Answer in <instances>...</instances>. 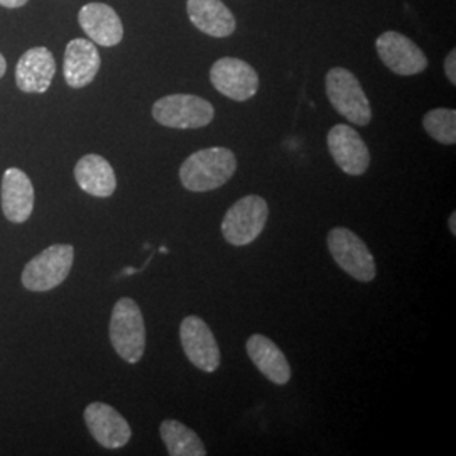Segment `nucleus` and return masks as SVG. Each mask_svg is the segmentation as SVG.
I'll use <instances>...</instances> for the list:
<instances>
[{"instance_id":"2","label":"nucleus","mask_w":456,"mask_h":456,"mask_svg":"<svg viewBox=\"0 0 456 456\" xmlns=\"http://www.w3.org/2000/svg\"><path fill=\"white\" fill-rule=\"evenodd\" d=\"M110 342L117 355L127 363H137L146 350V323L139 305L131 297L115 303L110 326Z\"/></svg>"},{"instance_id":"10","label":"nucleus","mask_w":456,"mask_h":456,"mask_svg":"<svg viewBox=\"0 0 456 456\" xmlns=\"http://www.w3.org/2000/svg\"><path fill=\"white\" fill-rule=\"evenodd\" d=\"M181 346L196 369L212 374L220 367V348L212 328L200 316H186L180 326Z\"/></svg>"},{"instance_id":"18","label":"nucleus","mask_w":456,"mask_h":456,"mask_svg":"<svg viewBox=\"0 0 456 456\" xmlns=\"http://www.w3.org/2000/svg\"><path fill=\"white\" fill-rule=\"evenodd\" d=\"M245 350L257 370L271 382L284 386L291 380V365L282 350L271 338L256 333L245 343Z\"/></svg>"},{"instance_id":"25","label":"nucleus","mask_w":456,"mask_h":456,"mask_svg":"<svg viewBox=\"0 0 456 456\" xmlns=\"http://www.w3.org/2000/svg\"><path fill=\"white\" fill-rule=\"evenodd\" d=\"M5 71H7V61H5L4 54L0 53V78L5 75Z\"/></svg>"},{"instance_id":"7","label":"nucleus","mask_w":456,"mask_h":456,"mask_svg":"<svg viewBox=\"0 0 456 456\" xmlns=\"http://www.w3.org/2000/svg\"><path fill=\"white\" fill-rule=\"evenodd\" d=\"M269 218L267 201L257 195L240 198L228 208L222 222V233L228 244L244 247L259 239Z\"/></svg>"},{"instance_id":"13","label":"nucleus","mask_w":456,"mask_h":456,"mask_svg":"<svg viewBox=\"0 0 456 456\" xmlns=\"http://www.w3.org/2000/svg\"><path fill=\"white\" fill-rule=\"evenodd\" d=\"M56 75L54 54L45 46L28 49L17 61L16 85L24 94L48 92Z\"/></svg>"},{"instance_id":"3","label":"nucleus","mask_w":456,"mask_h":456,"mask_svg":"<svg viewBox=\"0 0 456 456\" xmlns=\"http://www.w3.org/2000/svg\"><path fill=\"white\" fill-rule=\"evenodd\" d=\"M326 95L333 109L348 122L365 127L372 120V107L359 78L346 68L337 66L326 73Z\"/></svg>"},{"instance_id":"19","label":"nucleus","mask_w":456,"mask_h":456,"mask_svg":"<svg viewBox=\"0 0 456 456\" xmlns=\"http://www.w3.org/2000/svg\"><path fill=\"white\" fill-rule=\"evenodd\" d=\"M75 180L85 193L110 198L117 190L114 167L100 154H86L75 166Z\"/></svg>"},{"instance_id":"5","label":"nucleus","mask_w":456,"mask_h":456,"mask_svg":"<svg viewBox=\"0 0 456 456\" xmlns=\"http://www.w3.org/2000/svg\"><path fill=\"white\" fill-rule=\"evenodd\" d=\"M152 117L158 124L169 129H201L212 124L215 109L205 98L175 94L159 98L152 105Z\"/></svg>"},{"instance_id":"21","label":"nucleus","mask_w":456,"mask_h":456,"mask_svg":"<svg viewBox=\"0 0 456 456\" xmlns=\"http://www.w3.org/2000/svg\"><path fill=\"white\" fill-rule=\"evenodd\" d=\"M424 131L431 139L444 146L456 144V110L453 109H433L423 117Z\"/></svg>"},{"instance_id":"14","label":"nucleus","mask_w":456,"mask_h":456,"mask_svg":"<svg viewBox=\"0 0 456 456\" xmlns=\"http://www.w3.org/2000/svg\"><path fill=\"white\" fill-rule=\"evenodd\" d=\"M85 34L98 46L112 48L124 39V24L114 9L103 2H90L78 12Z\"/></svg>"},{"instance_id":"26","label":"nucleus","mask_w":456,"mask_h":456,"mask_svg":"<svg viewBox=\"0 0 456 456\" xmlns=\"http://www.w3.org/2000/svg\"><path fill=\"white\" fill-rule=\"evenodd\" d=\"M134 273H137V269H134V267H129V269H126V271H124V274H126V276H131Z\"/></svg>"},{"instance_id":"1","label":"nucleus","mask_w":456,"mask_h":456,"mask_svg":"<svg viewBox=\"0 0 456 456\" xmlns=\"http://www.w3.org/2000/svg\"><path fill=\"white\" fill-rule=\"evenodd\" d=\"M237 171V158L227 147L196 151L181 164V184L193 193H207L222 188Z\"/></svg>"},{"instance_id":"20","label":"nucleus","mask_w":456,"mask_h":456,"mask_svg":"<svg viewBox=\"0 0 456 456\" xmlns=\"http://www.w3.org/2000/svg\"><path fill=\"white\" fill-rule=\"evenodd\" d=\"M161 438H163L166 450L171 456H205L207 448L200 436L196 435L193 429L188 426L175 421V419H166L161 423Z\"/></svg>"},{"instance_id":"9","label":"nucleus","mask_w":456,"mask_h":456,"mask_svg":"<svg viewBox=\"0 0 456 456\" xmlns=\"http://www.w3.org/2000/svg\"><path fill=\"white\" fill-rule=\"evenodd\" d=\"M375 48L382 63L395 75L412 77L423 73L428 68V58L423 49L404 34L395 31L380 34L375 41Z\"/></svg>"},{"instance_id":"8","label":"nucleus","mask_w":456,"mask_h":456,"mask_svg":"<svg viewBox=\"0 0 456 456\" xmlns=\"http://www.w3.org/2000/svg\"><path fill=\"white\" fill-rule=\"evenodd\" d=\"M210 82L224 97L235 102H247L259 92V75L244 60L220 58L210 69Z\"/></svg>"},{"instance_id":"6","label":"nucleus","mask_w":456,"mask_h":456,"mask_svg":"<svg viewBox=\"0 0 456 456\" xmlns=\"http://www.w3.org/2000/svg\"><path fill=\"white\" fill-rule=\"evenodd\" d=\"M326 245L333 261L348 276L360 282L374 281L377 276L374 256L357 233L345 227L331 228L326 237Z\"/></svg>"},{"instance_id":"11","label":"nucleus","mask_w":456,"mask_h":456,"mask_svg":"<svg viewBox=\"0 0 456 456\" xmlns=\"http://www.w3.org/2000/svg\"><path fill=\"white\" fill-rule=\"evenodd\" d=\"M326 144L333 161L345 175L362 176L370 166V152L362 135L346 124H338L328 132Z\"/></svg>"},{"instance_id":"16","label":"nucleus","mask_w":456,"mask_h":456,"mask_svg":"<svg viewBox=\"0 0 456 456\" xmlns=\"http://www.w3.org/2000/svg\"><path fill=\"white\" fill-rule=\"evenodd\" d=\"M102 58L94 41L77 37L68 43L63 61V75L71 88H85L95 80Z\"/></svg>"},{"instance_id":"22","label":"nucleus","mask_w":456,"mask_h":456,"mask_svg":"<svg viewBox=\"0 0 456 456\" xmlns=\"http://www.w3.org/2000/svg\"><path fill=\"white\" fill-rule=\"evenodd\" d=\"M444 75L448 82L456 85V51L452 49L450 54L444 58Z\"/></svg>"},{"instance_id":"15","label":"nucleus","mask_w":456,"mask_h":456,"mask_svg":"<svg viewBox=\"0 0 456 456\" xmlns=\"http://www.w3.org/2000/svg\"><path fill=\"white\" fill-rule=\"evenodd\" d=\"M34 208V188L29 176L19 169L9 167L2 176V212L12 224H24Z\"/></svg>"},{"instance_id":"17","label":"nucleus","mask_w":456,"mask_h":456,"mask_svg":"<svg viewBox=\"0 0 456 456\" xmlns=\"http://www.w3.org/2000/svg\"><path fill=\"white\" fill-rule=\"evenodd\" d=\"M186 11L196 29L210 37H228L237 29L233 12L222 0H188Z\"/></svg>"},{"instance_id":"4","label":"nucleus","mask_w":456,"mask_h":456,"mask_svg":"<svg viewBox=\"0 0 456 456\" xmlns=\"http://www.w3.org/2000/svg\"><path fill=\"white\" fill-rule=\"evenodd\" d=\"M73 259V245H51L26 264L22 271V286L33 293H45L58 288L69 274Z\"/></svg>"},{"instance_id":"23","label":"nucleus","mask_w":456,"mask_h":456,"mask_svg":"<svg viewBox=\"0 0 456 456\" xmlns=\"http://www.w3.org/2000/svg\"><path fill=\"white\" fill-rule=\"evenodd\" d=\"M29 0H0V5L5 9H19L22 5H26Z\"/></svg>"},{"instance_id":"12","label":"nucleus","mask_w":456,"mask_h":456,"mask_svg":"<svg viewBox=\"0 0 456 456\" xmlns=\"http://www.w3.org/2000/svg\"><path fill=\"white\" fill-rule=\"evenodd\" d=\"M83 418L90 435L107 450L124 448L131 441L132 429L126 418L105 403L88 404Z\"/></svg>"},{"instance_id":"24","label":"nucleus","mask_w":456,"mask_h":456,"mask_svg":"<svg viewBox=\"0 0 456 456\" xmlns=\"http://www.w3.org/2000/svg\"><path fill=\"white\" fill-rule=\"evenodd\" d=\"M448 227L452 230V233L456 235V213H452V216H450V220H448Z\"/></svg>"}]
</instances>
